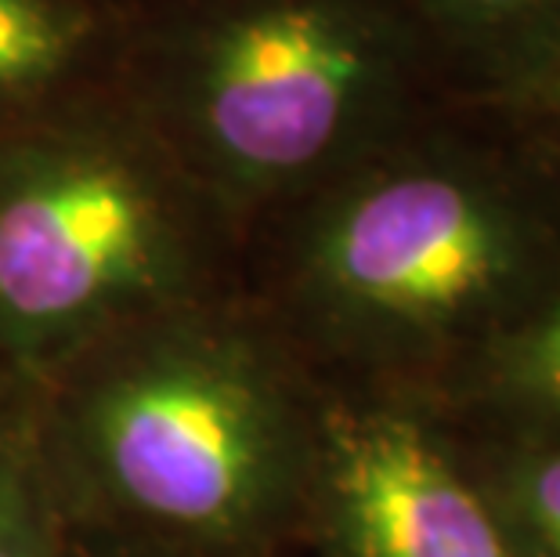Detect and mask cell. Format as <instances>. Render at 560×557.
Returning <instances> with one entry per match:
<instances>
[{"label": "cell", "instance_id": "obj_4", "mask_svg": "<svg viewBox=\"0 0 560 557\" xmlns=\"http://www.w3.org/2000/svg\"><path fill=\"white\" fill-rule=\"evenodd\" d=\"M207 199L105 127L0 141V365L33 391L120 329L202 301Z\"/></svg>", "mask_w": 560, "mask_h": 557}, {"label": "cell", "instance_id": "obj_9", "mask_svg": "<svg viewBox=\"0 0 560 557\" xmlns=\"http://www.w3.org/2000/svg\"><path fill=\"white\" fill-rule=\"evenodd\" d=\"M83 37L88 22L69 0H0V109L51 88Z\"/></svg>", "mask_w": 560, "mask_h": 557}, {"label": "cell", "instance_id": "obj_2", "mask_svg": "<svg viewBox=\"0 0 560 557\" xmlns=\"http://www.w3.org/2000/svg\"><path fill=\"white\" fill-rule=\"evenodd\" d=\"M30 438L69 529L199 557L301 539L315 373L265 312L174 307L30 391Z\"/></svg>", "mask_w": 560, "mask_h": 557}, {"label": "cell", "instance_id": "obj_14", "mask_svg": "<svg viewBox=\"0 0 560 557\" xmlns=\"http://www.w3.org/2000/svg\"><path fill=\"white\" fill-rule=\"evenodd\" d=\"M19 431H22V428H19Z\"/></svg>", "mask_w": 560, "mask_h": 557}, {"label": "cell", "instance_id": "obj_3", "mask_svg": "<svg viewBox=\"0 0 560 557\" xmlns=\"http://www.w3.org/2000/svg\"><path fill=\"white\" fill-rule=\"evenodd\" d=\"M423 33L398 0H243L199 37L174 152L213 207H290L416 124Z\"/></svg>", "mask_w": 560, "mask_h": 557}, {"label": "cell", "instance_id": "obj_10", "mask_svg": "<svg viewBox=\"0 0 560 557\" xmlns=\"http://www.w3.org/2000/svg\"><path fill=\"white\" fill-rule=\"evenodd\" d=\"M69 525L44 478L30 417L0 445V557H66Z\"/></svg>", "mask_w": 560, "mask_h": 557}, {"label": "cell", "instance_id": "obj_12", "mask_svg": "<svg viewBox=\"0 0 560 557\" xmlns=\"http://www.w3.org/2000/svg\"><path fill=\"white\" fill-rule=\"evenodd\" d=\"M66 525H69V521H66ZM66 557H199V554H182V550L145 547V543L105 539V536H91V532L69 529Z\"/></svg>", "mask_w": 560, "mask_h": 557}, {"label": "cell", "instance_id": "obj_13", "mask_svg": "<svg viewBox=\"0 0 560 557\" xmlns=\"http://www.w3.org/2000/svg\"><path fill=\"white\" fill-rule=\"evenodd\" d=\"M30 417V391L0 365V445L15 434Z\"/></svg>", "mask_w": 560, "mask_h": 557}, {"label": "cell", "instance_id": "obj_7", "mask_svg": "<svg viewBox=\"0 0 560 557\" xmlns=\"http://www.w3.org/2000/svg\"><path fill=\"white\" fill-rule=\"evenodd\" d=\"M459 62L463 102L514 80L560 44V0H398Z\"/></svg>", "mask_w": 560, "mask_h": 557}, {"label": "cell", "instance_id": "obj_1", "mask_svg": "<svg viewBox=\"0 0 560 557\" xmlns=\"http://www.w3.org/2000/svg\"><path fill=\"white\" fill-rule=\"evenodd\" d=\"M474 116L416 120L290 204L265 315L315 376L441 391L560 279V174Z\"/></svg>", "mask_w": 560, "mask_h": 557}, {"label": "cell", "instance_id": "obj_5", "mask_svg": "<svg viewBox=\"0 0 560 557\" xmlns=\"http://www.w3.org/2000/svg\"><path fill=\"white\" fill-rule=\"evenodd\" d=\"M301 539L315 557H517L445 398L326 376Z\"/></svg>", "mask_w": 560, "mask_h": 557}, {"label": "cell", "instance_id": "obj_8", "mask_svg": "<svg viewBox=\"0 0 560 557\" xmlns=\"http://www.w3.org/2000/svg\"><path fill=\"white\" fill-rule=\"evenodd\" d=\"M467 434L517 557H560V434Z\"/></svg>", "mask_w": 560, "mask_h": 557}, {"label": "cell", "instance_id": "obj_6", "mask_svg": "<svg viewBox=\"0 0 560 557\" xmlns=\"http://www.w3.org/2000/svg\"><path fill=\"white\" fill-rule=\"evenodd\" d=\"M434 395L474 431L560 434V279Z\"/></svg>", "mask_w": 560, "mask_h": 557}, {"label": "cell", "instance_id": "obj_11", "mask_svg": "<svg viewBox=\"0 0 560 557\" xmlns=\"http://www.w3.org/2000/svg\"><path fill=\"white\" fill-rule=\"evenodd\" d=\"M467 109L492 116L560 174V44L514 80L467 102Z\"/></svg>", "mask_w": 560, "mask_h": 557}]
</instances>
